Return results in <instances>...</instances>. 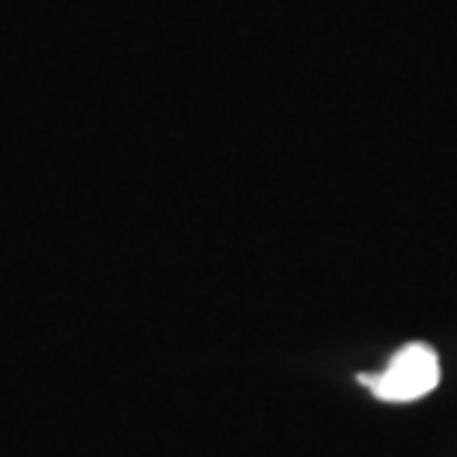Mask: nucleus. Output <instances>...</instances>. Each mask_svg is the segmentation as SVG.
Wrapping results in <instances>:
<instances>
[{
  "instance_id": "1",
  "label": "nucleus",
  "mask_w": 457,
  "mask_h": 457,
  "mask_svg": "<svg viewBox=\"0 0 457 457\" xmlns=\"http://www.w3.org/2000/svg\"><path fill=\"white\" fill-rule=\"evenodd\" d=\"M360 383H365L374 392V398L386 401V404L419 401L440 383V356L422 342L404 345L398 353H392L386 369L378 374H362Z\"/></svg>"
}]
</instances>
